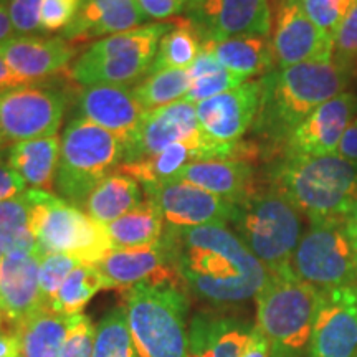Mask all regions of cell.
<instances>
[{
	"label": "cell",
	"instance_id": "1",
	"mask_svg": "<svg viewBox=\"0 0 357 357\" xmlns=\"http://www.w3.org/2000/svg\"><path fill=\"white\" fill-rule=\"evenodd\" d=\"M159 242L189 296L211 310L243 305L266 283L268 270L229 225H166Z\"/></svg>",
	"mask_w": 357,
	"mask_h": 357
},
{
	"label": "cell",
	"instance_id": "2",
	"mask_svg": "<svg viewBox=\"0 0 357 357\" xmlns=\"http://www.w3.org/2000/svg\"><path fill=\"white\" fill-rule=\"evenodd\" d=\"M349 77L333 56L270 71L261 78L263 98L255 131L266 141L284 144L307 114L344 93Z\"/></svg>",
	"mask_w": 357,
	"mask_h": 357
},
{
	"label": "cell",
	"instance_id": "3",
	"mask_svg": "<svg viewBox=\"0 0 357 357\" xmlns=\"http://www.w3.org/2000/svg\"><path fill=\"white\" fill-rule=\"evenodd\" d=\"M270 185L310 222L347 218L357 205V164L337 154L284 155L271 169Z\"/></svg>",
	"mask_w": 357,
	"mask_h": 357
},
{
	"label": "cell",
	"instance_id": "4",
	"mask_svg": "<svg viewBox=\"0 0 357 357\" xmlns=\"http://www.w3.org/2000/svg\"><path fill=\"white\" fill-rule=\"evenodd\" d=\"M139 357H187L190 296L178 283H137L121 291Z\"/></svg>",
	"mask_w": 357,
	"mask_h": 357
},
{
	"label": "cell",
	"instance_id": "5",
	"mask_svg": "<svg viewBox=\"0 0 357 357\" xmlns=\"http://www.w3.org/2000/svg\"><path fill=\"white\" fill-rule=\"evenodd\" d=\"M323 291L291 268L268 273L257 294L255 328L266 339L270 357H306Z\"/></svg>",
	"mask_w": 357,
	"mask_h": 357
},
{
	"label": "cell",
	"instance_id": "6",
	"mask_svg": "<svg viewBox=\"0 0 357 357\" xmlns=\"http://www.w3.org/2000/svg\"><path fill=\"white\" fill-rule=\"evenodd\" d=\"M230 225L268 273L291 268L303 236L301 212L273 185L257 187L236 202Z\"/></svg>",
	"mask_w": 357,
	"mask_h": 357
},
{
	"label": "cell",
	"instance_id": "7",
	"mask_svg": "<svg viewBox=\"0 0 357 357\" xmlns=\"http://www.w3.org/2000/svg\"><path fill=\"white\" fill-rule=\"evenodd\" d=\"M30 229L42 257L65 253L84 265H96L113 250L106 225L93 220L83 208L50 190L26 189Z\"/></svg>",
	"mask_w": 357,
	"mask_h": 357
},
{
	"label": "cell",
	"instance_id": "8",
	"mask_svg": "<svg viewBox=\"0 0 357 357\" xmlns=\"http://www.w3.org/2000/svg\"><path fill=\"white\" fill-rule=\"evenodd\" d=\"M123 160L124 144L118 136L88 119H71L61 134L55 189L61 199L83 208L95 187Z\"/></svg>",
	"mask_w": 357,
	"mask_h": 357
},
{
	"label": "cell",
	"instance_id": "9",
	"mask_svg": "<svg viewBox=\"0 0 357 357\" xmlns=\"http://www.w3.org/2000/svg\"><path fill=\"white\" fill-rule=\"evenodd\" d=\"M172 25V22H158L96 40L71 63L68 77L82 86H126L137 82L149 73L160 38Z\"/></svg>",
	"mask_w": 357,
	"mask_h": 357
},
{
	"label": "cell",
	"instance_id": "10",
	"mask_svg": "<svg viewBox=\"0 0 357 357\" xmlns=\"http://www.w3.org/2000/svg\"><path fill=\"white\" fill-rule=\"evenodd\" d=\"M291 270L319 291L357 284V247L346 218L311 222L294 252Z\"/></svg>",
	"mask_w": 357,
	"mask_h": 357
},
{
	"label": "cell",
	"instance_id": "11",
	"mask_svg": "<svg viewBox=\"0 0 357 357\" xmlns=\"http://www.w3.org/2000/svg\"><path fill=\"white\" fill-rule=\"evenodd\" d=\"M68 98L60 88L37 83L0 93V132L7 142L30 141L58 134Z\"/></svg>",
	"mask_w": 357,
	"mask_h": 357
},
{
	"label": "cell",
	"instance_id": "12",
	"mask_svg": "<svg viewBox=\"0 0 357 357\" xmlns=\"http://www.w3.org/2000/svg\"><path fill=\"white\" fill-rule=\"evenodd\" d=\"M142 187L144 199L158 207L166 225H229L234 215L235 204L185 181L169 178Z\"/></svg>",
	"mask_w": 357,
	"mask_h": 357
},
{
	"label": "cell",
	"instance_id": "13",
	"mask_svg": "<svg viewBox=\"0 0 357 357\" xmlns=\"http://www.w3.org/2000/svg\"><path fill=\"white\" fill-rule=\"evenodd\" d=\"M176 142H192V144L215 142L208 139L200 128L195 105L177 101L146 111L132 139L124 147L123 164L153 158Z\"/></svg>",
	"mask_w": 357,
	"mask_h": 357
},
{
	"label": "cell",
	"instance_id": "14",
	"mask_svg": "<svg viewBox=\"0 0 357 357\" xmlns=\"http://www.w3.org/2000/svg\"><path fill=\"white\" fill-rule=\"evenodd\" d=\"M185 19L202 42L240 35H266L271 30L268 0H189Z\"/></svg>",
	"mask_w": 357,
	"mask_h": 357
},
{
	"label": "cell",
	"instance_id": "15",
	"mask_svg": "<svg viewBox=\"0 0 357 357\" xmlns=\"http://www.w3.org/2000/svg\"><path fill=\"white\" fill-rule=\"evenodd\" d=\"M263 82L250 79L234 89L195 105L200 128L208 139L235 144L257 121L261 108Z\"/></svg>",
	"mask_w": 357,
	"mask_h": 357
},
{
	"label": "cell",
	"instance_id": "16",
	"mask_svg": "<svg viewBox=\"0 0 357 357\" xmlns=\"http://www.w3.org/2000/svg\"><path fill=\"white\" fill-rule=\"evenodd\" d=\"M306 357H357V284L323 291Z\"/></svg>",
	"mask_w": 357,
	"mask_h": 357
},
{
	"label": "cell",
	"instance_id": "17",
	"mask_svg": "<svg viewBox=\"0 0 357 357\" xmlns=\"http://www.w3.org/2000/svg\"><path fill=\"white\" fill-rule=\"evenodd\" d=\"M357 109V98L341 93L326 101L294 128L284 142V155H331L336 154Z\"/></svg>",
	"mask_w": 357,
	"mask_h": 357
},
{
	"label": "cell",
	"instance_id": "18",
	"mask_svg": "<svg viewBox=\"0 0 357 357\" xmlns=\"http://www.w3.org/2000/svg\"><path fill=\"white\" fill-rule=\"evenodd\" d=\"M271 48L278 68H287L314 58L333 56V40L312 24L301 6V0L280 2Z\"/></svg>",
	"mask_w": 357,
	"mask_h": 357
},
{
	"label": "cell",
	"instance_id": "19",
	"mask_svg": "<svg viewBox=\"0 0 357 357\" xmlns=\"http://www.w3.org/2000/svg\"><path fill=\"white\" fill-rule=\"evenodd\" d=\"M38 253L12 252L0 260V310L15 331L19 326L43 311L40 293Z\"/></svg>",
	"mask_w": 357,
	"mask_h": 357
},
{
	"label": "cell",
	"instance_id": "20",
	"mask_svg": "<svg viewBox=\"0 0 357 357\" xmlns=\"http://www.w3.org/2000/svg\"><path fill=\"white\" fill-rule=\"evenodd\" d=\"M77 111L78 118L88 119L118 136L124 147L132 139L146 114L132 89L118 84L84 86L77 100Z\"/></svg>",
	"mask_w": 357,
	"mask_h": 357
},
{
	"label": "cell",
	"instance_id": "21",
	"mask_svg": "<svg viewBox=\"0 0 357 357\" xmlns=\"http://www.w3.org/2000/svg\"><path fill=\"white\" fill-rule=\"evenodd\" d=\"M77 45L66 42L63 37H40V35H15L0 43V56L17 77L26 83L68 70Z\"/></svg>",
	"mask_w": 357,
	"mask_h": 357
},
{
	"label": "cell",
	"instance_id": "22",
	"mask_svg": "<svg viewBox=\"0 0 357 357\" xmlns=\"http://www.w3.org/2000/svg\"><path fill=\"white\" fill-rule=\"evenodd\" d=\"M95 266L105 280V289L123 291L137 283L182 284L176 271L169 265L160 242L149 247L111 250Z\"/></svg>",
	"mask_w": 357,
	"mask_h": 357
},
{
	"label": "cell",
	"instance_id": "23",
	"mask_svg": "<svg viewBox=\"0 0 357 357\" xmlns=\"http://www.w3.org/2000/svg\"><path fill=\"white\" fill-rule=\"evenodd\" d=\"M255 324L218 310L199 311L189 321L187 357H240Z\"/></svg>",
	"mask_w": 357,
	"mask_h": 357
},
{
	"label": "cell",
	"instance_id": "24",
	"mask_svg": "<svg viewBox=\"0 0 357 357\" xmlns=\"http://www.w3.org/2000/svg\"><path fill=\"white\" fill-rule=\"evenodd\" d=\"M147 17L136 0H82L75 20L63 30L66 42L79 45L141 26Z\"/></svg>",
	"mask_w": 357,
	"mask_h": 357
},
{
	"label": "cell",
	"instance_id": "25",
	"mask_svg": "<svg viewBox=\"0 0 357 357\" xmlns=\"http://www.w3.org/2000/svg\"><path fill=\"white\" fill-rule=\"evenodd\" d=\"M174 178L197 185L231 204L243 200L258 187L253 166L243 159L192 162Z\"/></svg>",
	"mask_w": 357,
	"mask_h": 357
},
{
	"label": "cell",
	"instance_id": "26",
	"mask_svg": "<svg viewBox=\"0 0 357 357\" xmlns=\"http://www.w3.org/2000/svg\"><path fill=\"white\" fill-rule=\"evenodd\" d=\"M223 68L247 79L270 73L275 65L271 40L266 35H240L215 42H202Z\"/></svg>",
	"mask_w": 357,
	"mask_h": 357
},
{
	"label": "cell",
	"instance_id": "27",
	"mask_svg": "<svg viewBox=\"0 0 357 357\" xmlns=\"http://www.w3.org/2000/svg\"><path fill=\"white\" fill-rule=\"evenodd\" d=\"M61 139L58 134L17 142L8 149L7 162L24 178L26 187L50 190L55 187Z\"/></svg>",
	"mask_w": 357,
	"mask_h": 357
},
{
	"label": "cell",
	"instance_id": "28",
	"mask_svg": "<svg viewBox=\"0 0 357 357\" xmlns=\"http://www.w3.org/2000/svg\"><path fill=\"white\" fill-rule=\"evenodd\" d=\"M139 182L131 176L114 171L105 177L89 194L83 211L101 225H109L142 202Z\"/></svg>",
	"mask_w": 357,
	"mask_h": 357
},
{
	"label": "cell",
	"instance_id": "29",
	"mask_svg": "<svg viewBox=\"0 0 357 357\" xmlns=\"http://www.w3.org/2000/svg\"><path fill=\"white\" fill-rule=\"evenodd\" d=\"M164 227V218L158 207L149 199H144L134 211L106 225V230L113 250H126L158 243Z\"/></svg>",
	"mask_w": 357,
	"mask_h": 357
},
{
	"label": "cell",
	"instance_id": "30",
	"mask_svg": "<svg viewBox=\"0 0 357 357\" xmlns=\"http://www.w3.org/2000/svg\"><path fill=\"white\" fill-rule=\"evenodd\" d=\"M68 316L43 310L35 312L24 324L15 329L20 339L22 357H61Z\"/></svg>",
	"mask_w": 357,
	"mask_h": 357
},
{
	"label": "cell",
	"instance_id": "31",
	"mask_svg": "<svg viewBox=\"0 0 357 357\" xmlns=\"http://www.w3.org/2000/svg\"><path fill=\"white\" fill-rule=\"evenodd\" d=\"M189 75L190 88L181 101L190 102V105H199V102L211 100V98L229 91V89H234L247 82V79L236 77V75L230 73L229 70L223 68L217 61V58L213 56V53L204 43L199 56L190 65Z\"/></svg>",
	"mask_w": 357,
	"mask_h": 357
},
{
	"label": "cell",
	"instance_id": "32",
	"mask_svg": "<svg viewBox=\"0 0 357 357\" xmlns=\"http://www.w3.org/2000/svg\"><path fill=\"white\" fill-rule=\"evenodd\" d=\"M172 24V29L160 38L158 53L147 75L158 73L160 70L190 68L202 50V38L185 17Z\"/></svg>",
	"mask_w": 357,
	"mask_h": 357
},
{
	"label": "cell",
	"instance_id": "33",
	"mask_svg": "<svg viewBox=\"0 0 357 357\" xmlns=\"http://www.w3.org/2000/svg\"><path fill=\"white\" fill-rule=\"evenodd\" d=\"M0 248L3 253H38L37 242L30 229V205L25 192L0 202Z\"/></svg>",
	"mask_w": 357,
	"mask_h": 357
},
{
	"label": "cell",
	"instance_id": "34",
	"mask_svg": "<svg viewBox=\"0 0 357 357\" xmlns=\"http://www.w3.org/2000/svg\"><path fill=\"white\" fill-rule=\"evenodd\" d=\"M101 289H105V280H102L98 268L95 265L82 263L63 281L55 301H53L52 311L68 316V318L75 314H82L84 306Z\"/></svg>",
	"mask_w": 357,
	"mask_h": 357
},
{
	"label": "cell",
	"instance_id": "35",
	"mask_svg": "<svg viewBox=\"0 0 357 357\" xmlns=\"http://www.w3.org/2000/svg\"><path fill=\"white\" fill-rule=\"evenodd\" d=\"M190 88L189 68L182 70H160L158 73L147 75L132 89L136 100L146 111L160 108L181 101Z\"/></svg>",
	"mask_w": 357,
	"mask_h": 357
},
{
	"label": "cell",
	"instance_id": "36",
	"mask_svg": "<svg viewBox=\"0 0 357 357\" xmlns=\"http://www.w3.org/2000/svg\"><path fill=\"white\" fill-rule=\"evenodd\" d=\"M93 357H139L129 333L124 306L113 307L96 324Z\"/></svg>",
	"mask_w": 357,
	"mask_h": 357
},
{
	"label": "cell",
	"instance_id": "37",
	"mask_svg": "<svg viewBox=\"0 0 357 357\" xmlns=\"http://www.w3.org/2000/svg\"><path fill=\"white\" fill-rule=\"evenodd\" d=\"M79 265H82V261L75 257L65 255V253H50V255L42 257V261H40V293H42L45 310L52 311L53 301H55L63 281Z\"/></svg>",
	"mask_w": 357,
	"mask_h": 357
},
{
	"label": "cell",
	"instance_id": "38",
	"mask_svg": "<svg viewBox=\"0 0 357 357\" xmlns=\"http://www.w3.org/2000/svg\"><path fill=\"white\" fill-rule=\"evenodd\" d=\"M356 2L357 0H301V6L312 24L333 40Z\"/></svg>",
	"mask_w": 357,
	"mask_h": 357
},
{
	"label": "cell",
	"instance_id": "39",
	"mask_svg": "<svg viewBox=\"0 0 357 357\" xmlns=\"http://www.w3.org/2000/svg\"><path fill=\"white\" fill-rule=\"evenodd\" d=\"M333 58L349 75L357 68V2L334 35Z\"/></svg>",
	"mask_w": 357,
	"mask_h": 357
},
{
	"label": "cell",
	"instance_id": "40",
	"mask_svg": "<svg viewBox=\"0 0 357 357\" xmlns=\"http://www.w3.org/2000/svg\"><path fill=\"white\" fill-rule=\"evenodd\" d=\"M96 326L86 314H75L70 318L61 357H93Z\"/></svg>",
	"mask_w": 357,
	"mask_h": 357
},
{
	"label": "cell",
	"instance_id": "41",
	"mask_svg": "<svg viewBox=\"0 0 357 357\" xmlns=\"http://www.w3.org/2000/svg\"><path fill=\"white\" fill-rule=\"evenodd\" d=\"M8 15L15 35L43 33L42 0H8Z\"/></svg>",
	"mask_w": 357,
	"mask_h": 357
},
{
	"label": "cell",
	"instance_id": "42",
	"mask_svg": "<svg viewBox=\"0 0 357 357\" xmlns=\"http://www.w3.org/2000/svg\"><path fill=\"white\" fill-rule=\"evenodd\" d=\"M82 0H42V30L43 33L63 32L75 20Z\"/></svg>",
	"mask_w": 357,
	"mask_h": 357
},
{
	"label": "cell",
	"instance_id": "43",
	"mask_svg": "<svg viewBox=\"0 0 357 357\" xmlns=\"http://www.w3.org/2000/svg\"><path fill=\"white\" fill-rule=\"evenodd\" d=\"M147 19L166 20L184 12L189 0H136Z\"/></svg>",
	"mask_w": 357,
	"mask_h": 357
},
{
	"label": "cell",
	"instance_id": "44",
	"mask_svg": "<svg viewBox=\"0 0 357 357\" xmlns=\"http://www.w3.org/2000/svg\"><path fill=\"white\" fill-rule=\"evenodd\" d=\"M29 189L19 174L10 167V164L6 162L0 154V202L13 199L17 195L24 194Z\"/></svg>",
	"mask_w": 357,
	"mask_h": 357
},
{
	"label": "cell",
	"instance_id": "45",
	"mask_svg": "<svg viewBox=\"0 0 357 357\" xmlns=\"http://www.w3.org/2000/svg\"><path fill=\"white\" fill-rule=\"evenodd\" d=\"M336 154L357 164V118L352 119L346 132L342 134Z\"/></svg>",
	"mask_w": 357,
	"mask_h": 357
},
{
	"label": "cell",
	"instance_id": "46",
	"mask_svg": "<svg viewBox=\"0 0 357 357\" xmlns=\"http://www.w3.org/2000/svg\"><path fill=\"white\" fill-rule=\"evenodd\" d=\"M240 357H270V347H268L266 339L257 328H253L248 346L245 347L243 354Z\"/></svg>",
	"mask_w": 357,
	"mask_h": 357
},
{
	"label": "cell",
	"instance_id": "47",
	"mask_svg": "<svg viewBox=\"0 0 357 357\" xmlns=\"http://www.w3.org/2000/svg\"><path fill=\"white\" fill-rule=\"evenodd\" d=\"M0 357H22L20 339L15 331L0 333Z\"/></svg>",
	"mask_w": 357,
	"mask_h": 357
},
{
	"label": "cell",
	"instance_id": "48",
	"mask_svg": "<svg viewBox=\"0 0 357 357\" xmlns=\"http://www.w3.org/2000/svg\"><path fill=\"white\" fill-rule=\"evenodd\" d=\"M25 84H33V83H26L25 79L17 77V75L8 68V65L3 61V58L0 56V93L7 91V89H12V88L25 86Z\"/></svg>",
	"mask_w": 357,
	"mask_h": 357
},
{
	"label": "cell",
	"instance_id": "49",
	"mask_svg": "<svg viewBox=\"0 0 357 357\" xmlns=\"http://www.w3.org/2000/svg\"><path fill=\"white\" fill-rule=\"evenodd\" d=\"M12 37H15V30L8 15V0H0V43L7 42Z\"/></svg>",
	"mask_w": 357,
	"mask_h": 357
},
{
	"label": "cell",
	"instance_id": "50",
	"mask_svg": "<svg viewBox=\"0 0 357 357\" xmlns=\"http://www.w3.org/2000/svg\"><path fill=\"white\" fill-rule=\"evenodd\" d=\"M346 227H347V231H349L352 242H354V245L357 247V205L352 208L349 215H347Z\"/></svg>",
	"mask_w": 357,
	"mask_h": 357
},
{
	"label": "cell",
	"instance_id": "51",
	"mask_svg": "<svg viewBox=\"0 0 357 357\" xmlns=\"http://www.w3.org/2000/svg\"><path fill=\"white\" fill-rule=\"evenodd\" d=\"M7 328H8V323H7L6 316H3L2 310H0V333H3V331H8Z\"/></svg>",
	"mask_w": 357,
	"mask_h": 357
},
{
	"label": "cell",
	"instance_id": "52",
	"mask_svg": "<svg viewBox=\"0 0 357 357\" xmlns=\"http://www.w3.org/2000/svg\"><path fill=\"white\" fill-rule=\"evenodd\" d=\"M6 144H7L6 137H3L2 132H0V154H2V151H3V147H6Z\"/></svg>",
	"mask_w": 357,
	"mask_h": 357
},
{
	"label": "cell",
	"instance_id": "53",
	"mask_svg": "<svg viewBox=\"0 0 357 357\" xmlns=\"http://www.w3.org/2000/svg\"><path fill=\"white\" fill-rule=\"evenodd\" d=\"M3 255H6V253H3V250H2V248H0V260H2V258H3Z\"/></svg>",
	"mask_w": 357,
	"mask_h": 357
}]
</instances>
